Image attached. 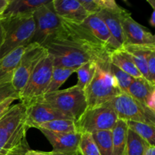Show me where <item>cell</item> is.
<instances>
[{
  "label": "cell",
  "instance_id": "cell-1",
  "mask_svg": "<svg viewBox=\"0 0 155 155\" xmlns=\"http://www.w3.org/2000/svg\"><path fill=\"white\" fill-rule=\"evenodd\" d=\"M44 48L52 58L54 67H61L77 71V68L90 61L97 62L109 61L108 57L98 54L61 33H58Z\"/></svg>",
  "mask_w": 155,
  "mask_h": 155
},
{
  "label": "cell",
  "instance_id": "cell-2",
  "mask_svg": "<svg viewBox=\"0 0 155 155\" xmlns=\"http://www.w3.org/2000/svg\"><path fill=\"white\" fill-rule=\"evenodd\" d=\"M26 106L21 104L12 105L0 119V155L29 148L26 136L28 130Z\"/></svg>",
  "mask_w": 155,
  "mask_h": 155
},
{
  "label": "cell",
  "instance_id": "cell-3",
  "mask_svg": "<svg viewBox=\"0 0 155 155\" xmlns=\"http://www.w3.org/2000/svg\"><path fill=\"white\" fill-rule=\"evenodd\" d=\"M33 15L12 17L0 21L4 32L0 47V59L18 48L31 43L36 28Z\"/></svg>",
  "mask_w": 155,
  "mask_h": 155
},
{
  "label": "cell",
  "instance_id": "cell-4",
  "mask_svg": "<svg viewBox=\"0 0 155 155\" xmlns=\"http://www.w3.org/2000/svg\"><path fill=\"white\" fill-rule=\"evenodd\" d=\"M84 92L87 107L105 104L122 93L110 71L109 61L97 63L95 76Z\"/></svg>",
  "mask_w": 155,
  "mask_h": 155
},
{
  "label": "cell",
  "instance_id": "cell-5",
  "mask_svg": "<svg viewBox=\"0 0 155 155\" xmlns=\"http://www.w3.org/2000/svg\"><path fill=\"white\" fill-rule=\"evenodd\" d=\"M37 101L57 109L75 122L87 108L84 91L76 85L63 90L45 94Z\"/></svg>",
  "mask_w": 155,
  "mask_h": 155
},
{
  "label": "cell",
  "instance_id": "cell-6",
  "mask_svg": "<svg viewBox=\"0 0 155 155\" xmlns=\"http://www.w3.org/2000/svg\"><path fill=\"white\" fill-rule=\"evenodd\" d=\"M54 68L51 56L45 54L36 65L33 74L18 94L20 102L26 107L42 98L46 92Z\"/></svg>",
  "mask_w": 155,
  "mask_h": 155
},
{
  "label": "cell",
  "instance_id": "cell-7",
  "mask_svg": "<svg viewBox=\"0 0 155 155\" xmlns=\"http://www.w3.org/2000/svg\"><path fill=\"white\" fill-rule=\"evenodd\" d=\"M118 120L116 112L105 103L93 107H87L76 121L77 132L92 133L95 131L112 130Z\"/></svg>",
  "mask_w": 155,
  "mask_h": 155
},
{
  "label": "cell",
  "instance_id": "cell-8",
  "mask_svg": "<svg viewBox=\"0 0 155 155\" xmlns=\"http://www.w3.org/2000/svg\"><path fill=\"white\" fill-rule=\"evenodd\" d=\"M33 15L36 28L31 42L45 47L60 33L62 27L61 20L54 12L52 0L39 7Z\"/></svg>",
  "mask_w": 155,
  "mask_h": 155
},
{
  "label": "cell",
  "instance_id": "cell-9",
  "mask_svg": "<svg viewBox=\"0 0 155 155\" xmlns=\"http://www.w3.org/2000/svg\"><path fill=\"white\" fill-rule=\"evenodd\" d=\"M116 112L118 120L140 122L155 126V111L127 93H121L107 102Z\"/></svg>",
  "mask_w": 155,
  "mask_h": 155
},
{
  "label": "cell",
  "instance_id": "cell-10",
  "mask_svg": "<svg viewBox=\"0 0 155 155\" xmlns=\"http://www.w3.org/2000/svg\"><path fill=\"white\" fill-rule=\"evenodd\" d=\"M46 54V49L39 44L31 42L27 45L12 80V86L18 95L24 87L36 65Z\"/></svg>",
  "mask_w": 155,
  "mask_h": 155
},
{
  "label": "cell",
  "instance_id": "cell-11",
  "mask_svg": "<svg viewBox=\"0 0 155 155\" xmlns=\"http://www.w3.org/2000/svg\"><path fill=\"white\" fill-rule=\"evenodd\" d=\"M121 26L125 39L124 45H155L154 35L136 22L131 13L126 9L121 13Z\"/></svg>",
  "mask_w": 155,
  "mask_h": 155
},
{
  "label": "cell",
  "instance_id": "cell-12",
  "mask_svg": "<svg viewBox=\"0 0 155 155\" xmlns=\"http://www.w3.org/2000/svg\"><path fill=\"white\" fill-rule=\"evenodd\" d=\"M26 115V124L28 128H36L38 126L44 123L55 120H72L57 109L40 101H35L30 105L27 106Z\"/></svg>",
  "mask_w": 155,
  "mask_h": 155
},
{
  "label": "cell",
  "instance_id": "cell-13",
  "mask_svg": "<svg viewBox=\"0 0 155 155\" xmlns=\"http://www.w3.org/2000/svg\"><path fill=\"white\" fill-rule=\"evenodd\" d=\"M81 24L92 33L109 54L114 50L121 48L112 37L107 26L98 14L89 15Z\"/></svg>",
  "mask_w": 155,
  "mask_h": 155
},
{
  "label": "cell",
  "instance_id": "cell-14",
  "mask_svg": "<svg viewBox=\"0 0 155 155\" xmlns=\"http://www.w3.org/2000/svg\"><path fill=\"white\" fill-rule=\"evenodd\" d=\"M54 10L61 20L81 24L89 16L79 0H52Z\"/></svg>",
  "mask_w": 155,
  "mask_h": 155
},
{
  "label": "cell",
  "instance_id": "cell-15",
  "mask_svg": "<svg viewBox=\"0 0 155 155\" xmlns=\"http://www.w3.org/2000/svg\"><path fill=\"white\" fill-rule=\"evenodd\" d=\"M53 147L54 153H69L79 150L81 133H54L45 130H39Z\"/></svg>",
  "mask_w": 155,
  "mask_h": 155
},
{
  "label": "cell",
  "instance_id": "cell-16",
  "mask_svg": "<svg viewBox=\"0 0 155 155\" xmlns=\"http://www.w3.org/2000/svg\"><path fill=\"white\" fill-rule=\"evenodd\" d=\"M128 95L155 111V85L145 78L134 79L129 87Z\"/></svg>",
  "mask_w": 155,
  "mask_h": 155
},
{
  "label": "cell",
  "instance_id": "cell-17",
  "mask_svg": "<svg viewBox=\"0 0 155 155\" xmlns=\"http://www.w3.org/2000/svg\"><path fill=\"white\" fill-rule=\"evenodd\" d=\"M51 0H10L2 19L33 15L35 11Z\"/></svg>",
  "mask_w": 155,
  "mask_h": 155
},
{
  "label": "cell",
  "instance_id": "cell-18",
  "mask_svg": "<svg viewBox=\"0 0 155 155\" xmlns=\"http://www.w3.org/2000/svg\"><path fill=\"white\" fill-rule=\"evenodd\" d=\"M123 10L124 8H121L118 11L101 10L97 13L107 26L112 37L119 44L121 48L124 47L125 42L121 26V13Z\"/></svg>",
  "mask_w": 155,
  "mask_h": 155
},
{
  "label": "cell",
  "instance_id": "cell-19",
  "mask_svg": "<svg viewBox=\"0 0 155 155\" xmlns=\"http://www.w3.org/2000/svg\"><path fill=\"white\" fill-rule=\"evenodd\" d=\"M27 46L18 48L0 59V85L12 83L14 73Z\"/></svg>",
  "mask_w": 155,
  "mask_h": 155
},
{
  "label": "cell",
  "instance_id": "cell-20",
  "mask_svg": "<svg viewBox=\"0 0 155 155\" xmlns=\"http://www.w3.org/2000/svg\"><path fill=\"white\" fill-rule=\"evenodd\" d=\"M109 62L135 79L143 77L136 68L131 55L123 47L114 50L109 54Z\"/></svg>",
  "mask_w": 155,
  "mask_h": 155
},
{
  "label": "cell",
  "instance_id": "cell-21",
  "mask_svg": "<svg viewBox=\"0 0 155 155\" xmlns=\"http://www.w3.org/2000/svg\"><path fill=\"white\" fill-rule=\"evenodd\" d=\"M123 48L131 55L136 68L144 78L148 80L147 58L151 51H155V45H124Z\"/></svg>",
  "mask_w": 155,
  "mask_h": 155
},
{
  "label": "cell",
  "instance_id": "cell-22",
  "mask_svg": "<svg viewBox=\"0 0 155 155\" xmlns=\"http://www.w3.org/2000/svg\"><path fill=\"white\" fill-rule=\"evenodd\" d=\"M111 132L112 139H113L112 155H123L127 144V132H128L127 122L118 120Z\"/></svg>",
  "mask_w": 155,
  "mask_h": 155
},
{
  "label": "cell",
  "instance_id": "cell-23",
  "mask_svg": "<svg viewBox=\"0 0 155 155\" xmlns=\"http://www.w3.org/2000/svg\"><path fill=\"white\" fill-rule=\"evenodd\" d=\"M148 145H150L140 136L128 129L127 144L123 155H144Z\"/></svg>",
  "mask_w": 155,
  "mask_h": 155
},
{
  "label": "cell",
  "instance_id": "cell-24",
  "mask_svg": "<svg viewBox=\"0 0 155 155\" xmlns=\"http://www.w3.org/2000/svg\"><path fill=\"white\" fill-rule=\"evenodd\" d=\"M38 130H45L54 133H71L77 132L76 123L72 120H55L44 123L36 127Z\"/></svg>",
  "mask_w": 155,
  "mask_h": 155
},
{
  "label": "cell",
  "instance_id": "cell-25",
  "mask_svg": "<svg viewBox=\"0 0 155 155\" xmlns=\"http://www.w3.org/2000/svg\"><path fill=\"white\" fill-rule=\"evenodd\" d=\"M95 145L101 155H112L113 139L111 130L95 131L92 133Z\"/></svg>",
  "mask_w": 155,
  "mask_h": 155
},
{
  "label": "cell",
  "instance_id": "cell-26",
  "mask_svg": "<svg viewBox=\"0 0 155 155\" xmlns=\"http://www.w3.org/2000/svg\"><path fill=\"white\" fill-rule=\"evenodd\" d=\"M97 63L98 62L95 61H90L77 68L76 71V73H77L78 75V81L76 84L77 87L83 91L86 89L95 76L97 69Z\"/></svg>",
  "mask_w": 155,
  "mask_h": 155
},
{
  "label": "cell",
  "instance_id": "cell-27",
  "mask_svg": "<svg viewBox=\"0 0 155 155\" xmlns=\"http://www.w3.org/2000/svg\"><path fill=\"white\" fill-rule=\"evenodd\" d=\"M129 130L140 136L148 145H155V126L140 122L127 121Z\"/></svg>",
  "mask_w": 155,
  "mask_h": 155
},
{
  "label": "cell",
  "instance_id": "cell-28",
  "mask_svg": "<svg viewBox=\"0 0 155 155\" xmlns=\"http://www.w3.org/2000/svg\"><path fill=\"white\" fill-rule=\"evenodd\" d=\"M74 73H76V70L61 68V67H54L51 80H50V83L48 84V88H47L45 94L58 90L61 85Z\"/></svg>",
  "mask_w": 155,
  "mask_h": 155
},
{
  "label": "cell",
  "instance_id": "cell-29",
  "mask_svg": "<svg viewBox=\"0 0 155 155\" xmlns=\"http://www.w3.org/2000/svg\"><path fill=\"white\" fill-rule=\"evenodd\" d=\"M110 71L112 76L114 78L118 87L120 88L122 93L128 94V89L131 83L134 80V77H132L130 74H127L123 71L122 70L119 69L114 65L110 63Z\"/></svg>",
  "mask_w": 155,
  "mask_h": 155
},
{
  "label": "cell",
  "instance_id": "cell-30",
  "mask_svg": "<svg viewBox=\"0 0 155 155\" xmlns=\"http://www.w3.org/2000/svg\"><path fill=\"white\" fill-rule=\"evenodd\" d=\"M79 151L82 155H101L94 142L92 133H82Z\"/></svg>",
  "mask_w": 155,
  "mask_h": 155
},
{
  "label": "cell",
  "instance_id": "cell-31",
  "mask_svg": "<svg viewBox=\"0 0 155 155\" xmlns=\"http://www.w3.org/2000/svg\"><path fill=\"white\" fill-rule=\"evenodd\" d=\"M9 98H16L18 99V95L12 86V83L0 85V104Z\"/></svg>",
  "mask_w": 155,
  "mask_h": 155
},
{
  "label": "cell",
  "instance_id": "cell-32",
  "mask_svg": "<svg viewBox=\"0 0 155 155\" xmlns=\"http://www.w3.org/2000/svg\"><path fill=\"white\" fill-rule=\"evenodd\" d=\"M148 80L155 85V51H151L147 58Z\"/></svg>",
  "mask_w": 155,
  "mask_h": 155
},
{
  "label": "cell",
  "instance_id": "cell-33",
  "mask_svg": "<svg viewBox=\"0 0 155 155\" xmlns=\"http://www.w3.org/2000/svg\"><path fill=\"white\" fill-rule=\"evenodd\" d=\"M79 1L89 15H95L101 11L96 3V0H79Z\"/></svg>",
  "mask_w": 155,
  "mask_h": 155
},
{
  "label": "cell",
  "instance_id": "cell-34",
  "mask_svg": "<svg viewBox=\"0 0 155 155\" xmlns=\"http://www.w3.org/2000/svg\"><path fill=\"white\" fill-rule=\"evenodd\" d=\"M96 3L101 11H118L121 8L114 0H96Z\"/></svg>",
  "mask_w": 155,
  "mask_h": 155
},
{
  "label": "cell",
  "instance_id": "cell-35",
  "mask_svg": "<svg viewBox=\"0 0 155 155\" xmlns=\"http://www.w3.org/2000/svg\"><path fill=\"white\" fill-rule=\"evenodd\" d=\"M18 98H9L6 99L5 101H3L1 104H0V119L2 117L5 115V114L9 110L11 106L12 105V103L17 100Z\"/></svg>",
  "mask_w": 155,
  "mask_h": 155
},
{
  "label": "cell",
  "instance_id": "cell-36",
  "mask_svg": "<svg viewBox=\"0 0 155 155\" xmlns=\"http://www.w3.org/2000/svg\"><path fill=\"white\" fill-rule=\"evenodd\" d=\"M24 155H53V153L52 151L45 152V151H34V150H31L29 148L24 153Z\"/></svg>",
  "mask_w": 155,
  "mask_h": 155
},
{
  "label": "cell",
  "instance_id": "cell-37",
  "mask_svg": "<svg viewBox=\"0 0 155 155\" xmlns=\"http://www.w3.org/2000/svg\"><path fill=\"white\" fill-rule=\"evenodd\" d=\"M10 0H0V21Z\"/></svg>",
  "mask_w": 155,
  "mask_h": 155
},
{
  "label": "cell",
  "instance_id": "cell-38",
  "mask_svg": "<svg viewBox=\"0 0 155 155\" xmlns=\"http://www.w3.org/2000/svg\"><path fill=\"white\" fill-rule=\"evenodd\" d=\"M144 155H155V145H148Z\"/></svg>",
  "mask_w": 155,
  "mask_h": 155
},
{
  "label": "cell",
  "instance_id": "cell-39",
  "mask_svg": "<svg viewBox=\"0 0 155 155\" xmlns=\"http://www.w3.org/2000/svg\"><path fill=\"white\" fill-rule=\"evenodd\" d=\"M53 155H82L81 153L80 152V151H74V152H69V153H54L53 152Z\"/></svg>",
  "mask_w": 155,
  "mask_h": 155
},
{
  "label": "cell",
  "instance_id": "cell-40",
  "mask_svg": "<svg viewBox=\"0 0 155 155\" xmlns=\"http://www.w3.org/2000/svg\"><path fill=\"white\" fill-rule=\"evenodd\" d=\"M149 24H151V27H155V10L153 11L152 14H151V18L149 19Z\"/></svg>",
  "mask_w": 155,
  "mask_h": 155
},
{
  "label": "cell",
  "instance_id": "cell-41",
  "mask_svg": "<svg viewBox=\"0 0 155 155\" xmlns=\"http://www.w3.org/2000/svg\"><path fill=\"white\" fill-rule=\"evenodd\" d=\"M29 149V148H22V149H19V150H17V151H14V152L11 153V154H9L8 155H20L21 152H23V151H26V150Z\"/></svg>",
  "mask_w": 155,
  "mask_h": 155
},
{
  "label": "cell",
  "instance_id": "cell-42",
  "mask_svg": "<svg viewBox=\"0 0 155 155\" xmlns=\"http://www.w3.org/2000/svg\"><path fill=\"white\" fill-rule=\"evenodd\" d=\"M3 36H4V32H3V29L2 27L1 24H0V47H1L2 43Z\"/></svg>",
  "mask_w": 155,
  "mask_h": 155
},
{
  "label": "cell",
  "instance_id": "cell-43",
  "mask_svg": "<svg viewBox=\"0 0 155 155\" xmlns=\"http://www.w3.org/2000/svg\"><path fill=\"white\" fill-rule=\"evenodd\" d=\"M147 2L149 3L150 5H151V6L153 8V11L155 10V1L154 0H148L147 1Z\"/></svg>",
  "mask_w": 155,
  "mask_h": 155
},
{
  "label": "cell",
  "instance_id": "cell-44",
  "mask_svg": "<svg viewBox=\"0 0 155 155\" xmlns=\"http://www.w3.org/2000/svg\"><path fill=\"white\" fill-rule=\"evenodd\" d=\"M26 151H27V150H26ZM23 151V152H21V154H20V155H24V152H25V151Z\"/></svg>",
  "mask_w": 155,
  "mask_h": 155
}]
</instances>
